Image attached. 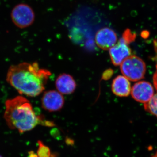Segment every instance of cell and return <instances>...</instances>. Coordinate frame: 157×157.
Listing matches in <instances>:
<instances>
[{"instance_id":"obj_10","label":"cell","mask_w":157,"mask_h":157,"mask_svg":"<svg viewBox=\"0 0 157 157\" xmlns=\"http://www.w3.org/2000/svg\"><path fill=\"white\" fill-rule=\"evenodd\" d=\"M112 91L116 96L127 97L131 92V83L124 76H118L112 82Z\"/></svg>"},{"instance_id":"obj_6","label":"cell","mask_w":157,"mask_h":157,"mask_svg":"<svg viewBox=\"0 0 157 157\" xmlns=\"http://www.w3.org/2000/svg\"><path fill=\"white\" fill-rule=\"evenodd\" d=\"M64 104V99L61 94L55 90H50L44 93L42 99L43 109L49 112H56L60 110Z\"/></svg>"},{"instance_id":"obj_9","label":"cell","mask_w":157,"mask_h":157,"mask_svg":"<svg viewBox=\"0 0 157 157\" xmlns=\"http://www.w3.org/2000/svg\"><path fill=\"white\" fill-rule=\"evenodd\" d=\"M56 86L59 92L63 94H70L76 87V82L71 75L63 73L56 78Z\"/></svg>"},{"instance_id":"obj_11","label":"cell","mask_w":157,"mask_h":157,"mask_svg":"<svg viewBox=\"0 0 157 157\" xmlns=\"http://www.w3.org/2000/svg\"><path fill=\"white\" fill-rule=\"evenodd\" d=\"M144 108L147 112L157 117V93L148 102L144 104Z\"/></svg>"},{"instance_id":"obj_16","label":"cell","mask_w":157,"mask_h":157,"mask_svg":"<svg viewBox=\"0 0 157 157\" xmlns=\"http://www.w3.org/2000/svg\"><path fill=\"white\" fill-rule=\"evenodd\" d=\"M0 157H2V156L1 155H0Z\"/></svg>"},{"instance_id":"obj_15","label":"cell","mask_w":157,"mask_h":157,"mask_svg":"<svg viewBox=\"0 0 157 157\" xmlns=\"http://www.w3.org/2000/svg\"><path fill=\"white\" fill-rule=\"evenodd\" d=\"M152 157H157V151L155 153V154Z\"/></svg>"},{"instance_id":"obj_1","label":"cell","mask_w":157,"mask_h":157,"mask_svg":"<svg viewBox=\"0 0 157 157\" xmlns=\"http://www.w3.org/2000/svg\"><path fill=\"white\" fill-rule=\"evenodd\" d=\"M51 73L36 63L12 65L7 72V81L21 94L35 97L45 90Z\"/></svg>"},{"instance_id":"obj_13","label":"cell","mask_w":157,"mask_h":157,"mask_svg":"<svg viewBox=\"0 0 157 157\" xmlns=\"http://www.w3.org/2000/svg\"><path fill=\"white\" fill-rule=\"evenodd\" d=\"M154 45L155 50L156 53L155 60L156 63V71L155 72L154 75L153 82L155 87L157 90V39H155L154 41Z\"/></svg>"},{"instance_id":"obj_4","label":"cell","mask_w":157,"mask_h":157,"mask_svg":"<svg viewBox=\"0 0 157 157\" xmlns=\"http://www.w3.org/2000/svg\"><path fill=\"white\" fill-rule=\"evenodd\" d=\"M120 65L121 72L129 80L137 81L144 77L146 71V65L139 57L130 56Z\"/></svg>"},{"instance_id":"obj_7","label":"cell","mask_w":157,"mask_h":157,"mask_svg":"<svg viewBox=\"0 0 157 157\" xmlns=\"http://www.w3.org/2000/svg\"><path fill=\"white\" fill-rule=\"evenodd\" d=\"M154 90L150 83L141 81L135 83L131 90L132 97L134 99L141 103L148 102L154 96Z\"/></svg>"},{"instance_id":"obj_12","label":"cell","mask_w":157,"mask_h":157,"mask_svg":"<svg viewBox=\"0 0 157 157\" xmlns=\"http://www.w3.org/2000/svg\"><path fill=\"white\" fill-rule=\"evenodd\" d=\"M38 149L37 155L38 157H50L51 152L48 147L45 146L42 141H38Z\"/></svg>"},{"instance_id":"obj_8","label":"cell","mask_w":157,"mask_h":157,"mask_svg":"<svg viewBox=\"0 0 157 157\" xmlns=\"http://www.w3.org/2000/svg\"><path fill=\"white\" fill-rule=\"evenodd\" d=\"M96 44L101 49L108 50L117 43V37L114 31L109 28L100 29L96 34Z\"/></svg>"},{"instance_id":"obj_3","label":"cell","mask_w":157,"mask_h":157,"mask_svg":"<svg viewBox=\"0 0 157 157\" xmlns=\"http://www.w3.org/2000/svg\"><path fill=\"white\" fill-rule=\"evenodd\" d=\"M136 37V34L127 29L118 42L109 49V56L113 65H120L126 59L131 56L130 44L135 41Z\"/></svg>"},{"instance_id":"obj_14","label":"cell","mask_w":157,"mask_h":157,"mask_svg":"<svg viewBox=\"0 0 157 157\" xmlns=\"http://www.w3.org/2000/svg\"><path fill=\"white\" fill-rule=\"evenodd\" d=\"M28 157H38V155L36 154L33 151H31L29 153Z\"/></svg>"},{"instance_id":"obj_2","label":"cell","mask_w":157,"mask_h":157,"mask_svg":"<svg viewBox=\"0 0 157 157\" xmlns=\"http://www.w3.org/2000/svg\"><path fill=\"white\" fill-rule=\"evenodd\" d=\"M4 117L9 128L17 130L20 133L33 130L41 124L53 125L52 122L45 121L36 115L29 101L21 96L6 101Z\"/></svg>"},{"instance_id":"obj_5","label":"cell","mask_w":157,"mask_h":157,"mask_svg":"<svg viewBox=\"0 0 157 157\" xmlns=\"http://www.w3.org/2000/svg\"><path fill=\"white\" fill-rule=\"evenodd\" d=\"M11 16L14 25L20 29L26 28L32 25L35 18L33 10L26 4H19L14 6Z\"/></svg>"}]
</instances>
